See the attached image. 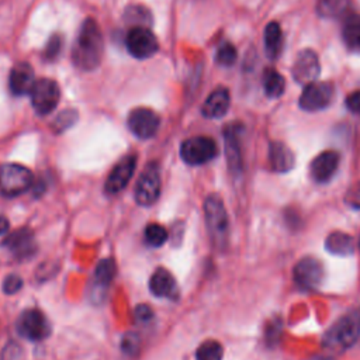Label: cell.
<instances>
[{"label": "cell", "instance_id": "obj_29", "mask_svg": "<svg viewBox=\"0 0 360 360\" xmlns=\"http://www.w3.org/2000/svg\"><path fill=\"white\" fill-rule=\"evenodd\" d=\"M167 236H169V233H167L166 228L160 224H156V222L149 224L145 228V232H143L145 242L152 248L162 246L167 240Z\"/></svg>", "mask_w": 360, "mask_h": 360}, {"label": "cell", "instance_id": "obj_1", "mask_svg": "<svg viewBox=\"0 0 360 360\" xmlns=\"http://www.w3.org/2000/svg\"><path fill=\"white\" fill-rule=\"evenodd\" d=\"M104 41L101 30L93 18H86L72 49V62L80 70H94L103 58Z\"/></svg>", "mask_w": 360, "mask_h": 360}, {"label": "cell", "instance_id": "obj_24", "mask_svg": "<svg viewBox=\"0 0 360 360\" xmlns=\"http://www.w3.org/2000/svg\"><path fill=\"white\" fill-rule=\"evenodd\" d=\"M342 37L350 51L360 52V15L352 14L342 27Z\"/></svg>", "mask_w": 360, "mask_h": 360}, {"label": "cell", "instance_id": "obj_3", "mask_svg": "<svg viewBox=\"0 0 360 360\" xmlns=\"http://www.w3.org/2000/svg\"><path fill=\"white\" fill-rule=\"evenodd\" d=\"M204 217L212 246L225 250L229 243V219L222 198L218 194L207 195L204 201Z\"/></svg>", "mask_w": 360, "mask_h": 360}, {"label": "cell", "instance_id": "obj_27", "mask_svg": "<svg viewBox=\"0 0 360 360\" xmlns=\"http://www.w3.org/2000/svg\"><path fill=\"white\" fill-rule=\"evenodd\" d=\"M224 349L217 340H205L195 350V360H222Z\"/></svg>", "mask_w": 360, "mask_h": 360}, {"label": "cell", "instance_id": "obj_21", "mask_svg": "<svg viewBox=\"0 0 360 360\" xmlns=\"http://www.w3.org/2000/svg\"><path fill=\"white\" fill-rule=\"evenodd\" d=\"M269 162L271 170L285 173L294 167V155L285 143L274 141L269 145Z\"/></svg>", "mask_w": 360, "mask_h": 360}, {"label": "cell", "instance_id": "obj_4", "mask_svg": "<svg viewBox=\"0 0 360 360\" xmlns=\"http://www.w3.org/2000/svg\"><path fill=\"white\" fill-rule=\"evenodd\" d=\"M32 173L18 163H4L0 166V194L17 197L32 187Z\"/></svg>", "mask_w": 360, "mask_h": 360}, {"label": "cell", "instance_id": "obj_41", "mask_svg": "<svg viewBox=\"0 0 360 360\" xmlns=\"http://www.w3.org/2000/svg\"><path fill=\"white\" fill-rule=\"evenodd\" d=\"M359 248H360V239H359Z\"/></svg>", "mask_w": 360, "mask_h": 360}, {"label": "cell", "instance_id": "obj_11", "mask_svg": "<svg viewBox=\"0 0 360 360\" xmlns=\"http://www.w3.org/2000/svg\"><path fill=\"white\" fill-rule=\"evenodd\" d=\"M292 276L295 284L302 290H315L323 280L322 263L311 256L302 257L294 266Z\"/></svg>", "mask_w": 360, "mask_h": 360}, {"label": "cell", "instance_id": "obj_5", "mask_svg": "<svg viewBox=\"0 0 360 360\" xmlns=\"http://www.w3.org/2000/svg\"><path fill=\"white\" fill-rule=\"evenodd\" d=\"M217 153L218 146L210 136H193L186 139L180 146V156L183 162L191 166L204 165L212 160Z\"/></svg>", "mask_w": 360, "mask_h": 360}, {"label": "cell", "instance_id": "obj_9", "mask_svg": "<svg viewBox=\"0 0 360 360\" xmlns=\"http://www.w3.org/2000/svg\"><path fill=\"white\" fill-rule=\"evenodd\" d=\"M335 96V87L329 82H312L304 86L300 96V107L305 111L314 112L326 108Z\"/></svg>", "mask_w": 360, "mask_h": 360}, {"label": "cell", "instance_id": "obj_14", "mask_svg": "<svg viewBox=\"0 0 360 360\" xmlns=\"http://www.w3.org/2000/svg\"><path fill=\"white\" fill-rule=\"evenodd\" d=\"M136 167V156L135 155H127L124 156L110 172L105 183L104 190L107 194H117L121 190H124L131 180L134 172Z\"/></svg>", "mask_w": 360, "mask_h": 360}, {"label": "cell", "instance_id": "obj_30", "mask_svg": "<svg viewBox=\"0 0 360 360\" xmlns=\"http://www.w3.org/2000/svg\"><path fill=\"white\" fill-rule=\"evenodd\" d=\"M236 48L231 42H224L215 52V62L221 66H232L236 60Z\"/></svg>", "mask_w": 360, "mask_h": 360}, {"label": "cell", "instance_id": "obj_25", "mask_svg": "<svg viewBox=\"0 0 360 360\" xmlns=\"http://www.w3.org/2000/svg\"><path fill=\"white\" fill-rule=\"evenodd\" d=\"M283 44V35H281V27L278 22L271 21L264 28V49L269 58L274 59L281 51Z\"/></svg>", "mask_w": 360, "mask_h": 360}, {"label": "cell", "instance_id": "obj_37", "mask_svg": "<svg viewBox=\"0 0 360 360\" xmlns=\"http://www.w3.org/2000/svg\"><path fill=\"white\" fill-rule=\"evenodd\" d=\"M346 107L354 114L360 112V90H356L346 97Z\"/></svg>", "mask_w": 360, "mask_h": 360}, {"label": "cell", "instance_id": "obj_2", "mask_svg": "<svg viewBox=\"0 0 360 360\" xmlns=\"http://www.w3.org/2000/svg\"><path fill=\"white\" fill-rule=\"evenodd\" d=\"M360 336V308L340 316L325 333L322 346L326 352L339 354L352 347Z\"/></svg>", "mask_w": 360, "mask_h": 360}, {"label": "cell", "instance_id": "obj_12", "mask_svg": "<svg viewBox=\"0 0 360 360\" xmlns=\"http://www.w3.org/2000/svg\"><path fill=\"white\" fill-rule=\"evenodd\" d=\"M319 73H321V63L316 52L312 49L300 51L291 68V75L294 80L305 86L315 82Z\"/></svg>", "mask_w": 360, "mask_h": 360}, {"label": "cell", "instance_id": "obj_16", "mask_svg": "<svg viewBox=\"0 0 360 360\" xmlns=\"http://www.w3.org/2000/svg\"><path fill=\"white\" fill-rule=\"evenodd\" d=\"M4 246L17 257V259H30L37 252V242L34 233L28 228H21L11 232L4 239Z\"/></svg>", "mask_w": 360, "mask_h": 360}, {"label": "cell", "instance_id": "obj_35", "mask_svg": "<svg viewBox=\"0 0 360 360\" xmlns=\"http://www.w3.org/2000/svg\"><path fill=\"white\" fill-rule=\"evenodd\" d=\"M340 8V0H321L318 4V13L330 17L335 15Z\"/></svg>", "mask_w": 360, "mask_h": 360}, {"label": "cell", "instance_id": "obj_33", "mask_svg": "<svg viewBox=\"0 0 360 360\" xmlns=\"http://www.w3.org/2000/svg\"><path fill=\"white\" fill-rule=\"evenodd\" d=\"M139 336L135 333H127L122 340H121V349L124 353H127L128 356H134L138 353L139 350Z\"/></svg>", "mask_w": 360, "mask_h": 360}, {"label": "cell", "instance_id": "obj_39", "mask_svg": "<svg viewBox=\"0 0 360 360\" xmlns=\"http://www.w3.org/2000/svg\"><path fill=\"white\" fill-rule=\"evenodd\" d=\"M20 349L15 345H8L4 352H3V359L1 360H15L18 357Z\"/></svg>", "mask_w": 360, "mask_h": 360}, {"label": "cell", "instance_id": "obj_36", "mask_svg": "<svg viewBox=\"0 0 360 360\" xmlns=\"http://www.w3.org/2000/svg\"><path fill=\"white\" fill-rule=\"evenodd\" d=\"M346 202L356 208V210H360V183L354 184L347 193H346Z\"/></svg>", "mask_w": 360, "mask_h": 360}, {"label": "cell", "instance_id": "obj_19", "mask_svg": "<svg viewBox=\"0 0 360 360\" xmlns=\"http://www.w3.org/2000/svg\"><path fill=\"white\" fill-rule=\"evenodd\" d=\"M149 290L155 297L174 300L177 297V287L173 274L165 269L158 267L149 278Z\"/></svg>", "mask_w": 360, "mask_h": 360}, {"label": "cell", "instance_id": "obj_34", "mask_svg": "<svg viewBox=\"0 0 360 360\" xmlns=\"http://www.w3.org/2000/svg\"><path fill=\"white\" fill-rule=\"evenodd\" d=\"M22 287V278L18 274H8L3 281V291L6 294H15Z\"/></svg>", "mask_w": 360, "mask_h": 360}, {"label": "cell", "instance_id": "obj_28", "mask_svg": "<svg viewBox=\"0 0 360 360\" xmlns=\"http://www.w3.org/2000/svg\"><path fill=\"white\" fill-rule=\"evenodd\" d=\"M125 21L132 27H149L150 14L142 6H129L125 11Z\"/></svg>", "mask_w": 360, "mask_h": 360}, {"label": "cell", "instance_id": "obj_18", "mask_svg": "<svg viewBox=\"0 0 360 360\" xmlns=\"http://www.w3.org/2000/svg\"><path fill=\"white\" fill-rule=\"evenodd\" d=\"M339 166V155L333 150H325L311 162L309 172L316 183H326L332 179Z\"/></svg>", "mask_w": 360, "mask_h": 360}, {"label": "cell", "instance_id": "obj_22", "mask_svg": "<svg viewBox=\"0 0 360 360\" xmlns=\"http://www.w3.org/2000/svg\"><path fill=\"white\" fill-rule=\"evenodd\" d=\"M115 263L112 259L107 257L103 259L97 263L96 269H94V274H93V280H94V297L98 298V291H105L107 287L110 285V283L112 281L114 276H115Z\"/></svg>", "mask_w": 360, "mask_h": 360}, {"label": "cell", "instance_id": "obj_6", "mask_svg": "<svg viewBox=\"0 0 360 360\" xmlns=\"http://www.w3.org/2000/svg\"><path fill=\"white\" fill-rule=\"evenodd\" d=\"M17 330L22 338L31 342H39L51 335V323L41 309L30 308L20 314Z\"/></svg>", "mask_w": 360, "mask_h": 360}, {"label": "cell", "instance_id": "obj_13", "mask_svg": "<svg viewBox=\"0 0 360 360\" xmlns=\"http://www.w3.org/2000/svg\"><path fill=\"white\" fill-rule=\"evenodd\" d=\"M127 122H128L129 131L136 138L149 139L156 134L160 124V118L153 110L139 107L129 112Z\"/></svg>", "mask_w": 360, "mask_h": 360}, {"label": "cell", "instance_id": "obj_15", "mask_svg": "<svg viewBox=\"0 0 360 360\" xmlns=\"http://www.w3.org/2000/svg\"><path fill=\"white\" fill-rule=\"evenodd\" d=\"M240 134H242V125L236 122L226 125L224 129L225 156H226L228 167L233 174H239L242 172Z\"/></svg>", "mask_w": 360, "mask_h": 360}, {"label": "cell", "instance_id": "obj_32", "mask_svg": "<svg viewBox=\"0 0 360 360\" xmlns=\"http://www.w3.org/2000/svg\"><path fill=\"white\" fill-rule=\"evenodd\" d=\"M60 48H62V39H60V37L58 34H53L48 39L45 48H44V58L48 59V60L55 59L59 55Z\"/></svg>", "mask_w": 360, "mask_h": 360}, {"label": "cell", "instance_id": "obj_38", "mask_svg": "<svg viewBox=\"0 0 360 360\" xmlns=\"http://www.w3.org/2000/svg\"><path fill=\"white\" fill-rule=\"evenodd\" d=\"M135 315H136V319H138V321L146 322V321H149V319L152 318L153 312H152V309H150V307H149V305H146V304H141V305H138V307H136V309H135Z\"/></svg>", "mask_w": 360, "mask_h": 360}, {"label": "cell", "instance_id": "obj_26", "mask_svg": "<svg viewBox=\"0 0 360 360\" xmlns=\"http://www.w3.org/2000/svg\"><path fill=\"white\" fill-rule=\"evenodd\" d=\"M263 89L267 97L278 98L284 93L285 80L277 70L267 68L263 73Z\"/></svg>", "mask_w": 360, "mask_h": 360}, {"label": "cell", "instance_id": "obj_7", "mask_svg": "<svg viewBox=\"0 0 360 360\" xmlns=\"http://www.w3.org/2000/svg\"><path fill=\"white\" fill-rule=\"evenodd\" d=\"M160 194V172L155 162L148 163L135 184V200L142 207H149Z\"/></svg>", "mask_w": 360, "mask_h": 360}, {"label": "cell", "instance_id": "obj_17", "mask_svg": "<svg viewBox=\"0 0 360 360\" xmlns=\"http://www.w3.org/2000/svg\"><path fill=\"white\" fill-rule=\"evenodd\" d=\"M35 82L37 80L34 77V70L30 63L18 62L17 65L13 66V69L10 72L8 86L14 96L30 94Z\"/></svg>", "mask_w": 360, "mask_h": 360}, {"label": "cell", "instance_id": "obj_40", "mask_svg": "<svg viewBox=\"0 0 360 360\" xmlns=\"http://www.w3.org/2000/svg\"><path fill=\"white\" fill-rule=\"evenodd\" d=\"M8 228H10V224H8V219L3 215H0V235H4L8 232Z\"/></svg>", "mask_w": 360, "mask_h": 360}, {"label": "cell", "instance_id": "obj_31", "mask_svg": "<svg viewBox=\"0 0 360 360\" xmlns=\"http://www.w3.org/2000/svg\"><path fill=\"white\" fill-rule=\"evenodd\" d=\"M77 120V112L75 110H63L52 122V129L55 132H63L70 128Z\"/></svg>", "mask_w": 360, "mask_h": 360}, {"label": "cell", "instance_id": "obj_8", "mask_svg": "<svg viewBox=\"0 0 360 360\" xmlns=\"http://www.w3.org/2000/svg\"><path fill=\"white\" fill-rule=\"evenodd\" d=\"M31 104L39 115H46L55 110L60 98V89L52 79H39L35 82L31 93Z\"/></svg>", "mask_w": 360, "mask_h": 360}, {"label": "cell", "instance_id": "obj_10", "mask_svg": "<svg viewBox=\"0 0 360 360\" xmlns=\"http://www.w3.org/2000/svg\"><path fill=\"white\" fill-rule=\"evenodd\" d=\"M125 45L128 52L136 59H146L156 53L159 44L149 27H132L127 34Z\"/></svg>", "mask_w": 360, "mask_h": 360}, {"label": "cell", "instance_id": "obj_23", "mask_svg": "<svg viewBox=\"0 0 360 360\" xmlns=\"http://www.w3.org/2000/svg\"><path fill=\"white\" fill-rule=\"evenodd\" d=\"M325 248L332 255L349 256L354 252V240L350 235L336 231L328 235L325 240Z\"/></svg>", "mask_w": 360, "mask_h": 360}, {"label": "cell", "instance_id": "obj_20", "mask_svg": "<svg viewBox=\"0 0 360 360\" xmlns=\"http://www.w3.org/2000/svg\"><path fill=\"white\" fill-rule=\"evenodd\" d=\"M231 105V96L228 89L218 87L215 89L204 101L201 112L207 118H221L226 114Z\"/></svg>", "mask_w": 360, "mask_h": 360}]
</instances>
